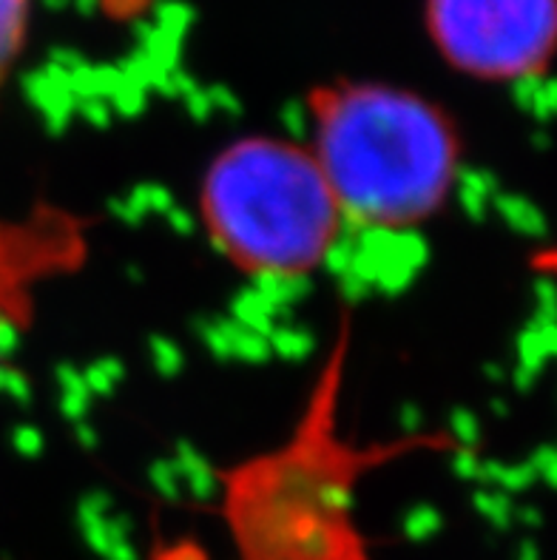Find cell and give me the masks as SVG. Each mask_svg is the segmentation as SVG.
<instances>
[{
    "instance_id": "3",
    "label": "cell",
    "mask_w": 557,
    "mask_h": 560,
    "mask_svg": "<svg viewBox=\"0 0 557 560\" xmlns=\"http://www.w3.org/2000/svg\"><path fill=\"white\" fill-rule=\"evenodd\" d=\"M199 217L213 248L259 279L318 270L347 222L311 145L265 135L213 154L199 183Z\"/></svg>"
},
{
    "instance_id": "7",
    "label": "cell",
    "mask_w": 557,
    "mask_h": 560,
    "mask_svg": "<svg viewBox=\"0 0 557 560\" xmlns=\"http://www.w3.org/2000/svg\"><path fill=\"white\" fill-rule=\"evenodd\" d=\"M530 270L535 277H541L544 282L555 284L557 288V240L546 242L541 248H535L530 254Z\"/></svg>"
},
{
    "instance_id": "4",
    "label": "cell",
    "mask_w": 557,
    "mask_h": 560,
    "mask_svg": "<svg viewBox=\"0 0 557 560\" xmlns=\"http://www.w3.org/2000/svg\"><path fill=\"white\" fill-rule=\"evenodd\" d=\"M427 23L452 69L526 85L557 57V0H427Z\"/></svg>"
},
{
    "instance_id": "6",
    "label": "cell",
    "mask_w": 557,
    "mask_h": 560,
    "mask_svg": "<svg viewBox=\"0 0 557 560\" xmlns=\"http://www.w3.org/2000/svg\"><path fill=\"white\" fill-rule=\"evenodd\" d=\"M28 3L32 0H0V92L21 57L23 40H26Z\"/></svg>"
},
{
    "instance_id": "1",
    "label": "cell",
    "mask_w": 557,
    "mask_h": 560,
    "mask_svg": "<svg viewBox=\"0 0 557 560\" xmlns=\"http://www.w3.org/2000/svg\"><path fill=\"white\" fill-rule=\"evenodd\" d=\"M350 341L345 316L290 433L222 476L219 518L236 560H373L356 518L361 481L441 447L438 435L361 444L345 433L339 412Z\"/></svg>"
},
{
    "instance_id": "5",
    "label": "cell",
    "mask_w": 557,
    "mask_h": 560,
    "mask_svg": "<svg viewBox=\"0 0 557 560\" xmlns=\"http://www.w3.org/2000/svg\"><path fill=\"white\" fill-rule=\"evenodd\" d=\"M89 228L92 220L83 213L51 202L0 220V322L26 327L43 284L83 268Z\"/></svg>"
},
{
    "instance_id": "2",
    "label": "cell",
    "mask_w": 557,
    "mask_h": 560,
    "mask_svg": "<svg viewBox=\"0 0 557 560\" xmlns=\"http://www.w3.org/2000/svg\"><path fill=\"white\" fill-rule=\"evenodd\" d=\"M311 151L341 213L370 231H413L450 202L464 142L444 108L404 85L345 80L307 97Z\"/></svg>"
}]
</instances>
